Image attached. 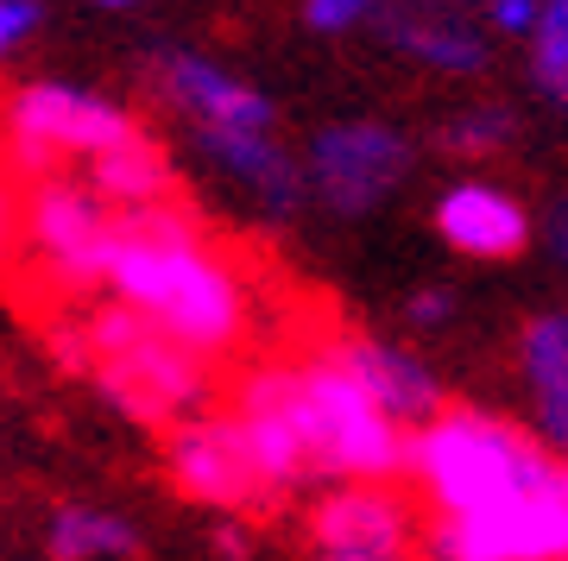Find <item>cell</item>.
Returning <instances> with one entry per match:
<instances>
[{
  "mask_svg": "<svg viewBox=\"0 0 568 561\" xmlns=\"http://www.w3.org/2000/svg\"><path fill=\"white\" fill-rule=\"evenodd\" d=\"M304 537L323 561H405L410 549H429V511L398 480H328Z\"/></svg>",
  "mask_w": 568,
  "mask_h": 561,
  "instance_id": "ba28073f",
  "label": "cell"
},
{
  "mask_svg": "<svg viewBox=\"0 0 568 561\" xmlns=\"http://www.w3.org/2000/svg\"><path fill=\"white\" fill-rule=\"evenodd\" d=\"M455 7H480V0H455Z\"/></svg>",
  "mask_w": 568,
  "mask_h": 561,
  "instance_id": "484cf974",
  "label": "cell"
},
{
  "mask_svg": "<svg viewBox=\"0 0 568 561\" xmlns=\"http://www.w3.org/2000/svg\"><path fill=\"white\" fill-rule=\"evenodd\" d=\"M152 89L164 95V108L183 121L190 145L209 152V145L222 140H241V133H272L278 126V108L265 95L260 82H246L241 70H227V63L203 58V51H159L152 58Z\"/></svg>",
  "mask_w": 568,
  "mask_h": 561,
  "instance_id": "9c48e42d",
  "label": "cell"
},
{
  "mask_svg": "<svg viewBox=\"0 0 568 561\" xmlns=\"http://www.w3.org/2000/svg\"><path fill=\"white\" fill-rule=\"evenodd\" d=\"M20 215H26V196L13 190V177L0 171V259L20 246Z\"/></svg>",
  "mask_w": 568,
  "mask_h": 561,
  "instance_id": "603a6c76",
  "label": "cell"
},
{
  "mask_svg": "<svg viewBox=\"0 0 568 561\" xmlns=\"http://www.w3.org/2000/svg\"><path fill=\"white\" fill-rule=\"evenodd\" d=\"M108 290L171 328L203 360L241 354L253 335V284L178 202L126 208Z\"/></svg>",
  "mask_w": 568,
  "mask_h": 561,
  "instance_id": "7a4b0ae2",
  "label": "cell"
},
{
  "mask_svg": "<svg viewBox=\"0 0 568 561\" xmlns=\"http://www.w3.org/2000/svg\"><path fill=\"white\" fill-rule=\"evenodd\" d=\"M518 385L530 429L568 455V309H544L518 328Z\"/></svg>",
  "mask_w": 568,
  "mask_h": 561,
  "instance_id": "5bb4252c",
  "label": "cell"
},
{
  "mask_svg": "<svg viewBox=\"0 0 568 561\" xmlns=\"http://www.w3.org/2000/svg\"><path fill=\"white\" fill-rule=\"evenodd\" d=\"M544 246H549V259L568 272V196L549 208V221H544Z\"/></svg>",
  "mask_w": 568,
  "mask_h": 561,
  "instance_id": "cb8c5ba5",
  "label": "cell"
},
{
  "mask_svg": "<svg viewBox=\"0 0 568 561\" xmlns=\"http://www.w3.org/2000/svg\"><path fill=\"white\" fill-rule=\"evenodd\" d=\"M121 221H126V208H114L82 171L77 177L70 171H44L26 190L20 246H26V259L39 265L44 284H58V290H95L114 272Z\"/></svg>",
  "mask_w": 568,
  "mask_h": 561,
  "instance_id": "5b68a950",
  "label": "cell"
},
{
  "mask_svg": "<svg viewBox=\"0 0 568 561\" xmlns=\"http://www.w3.org/2000/svg\"><path fill=\"white\" fill-rule=\"evenodd\" d=\"M525 51H530L525 70L537 82V95L568 114V7H544V20L525 39Z\"/></svg>",
  "mask_w": 568,
  "mask_h": 561,
  "instance_id": "e0dca14e",
  "label": "cell"
},
{
  "mask_svg": "<svg viewBox=\"0 0 568 561\" xmlns=\"http://www.w3.org/2000/svg\"><path fill=\"white\" fill-rule=\"evenodd\" d=\"M474 13L487 20V32H493V39L525 44L530 32H537V20H544V0H480Z\"/></svg>",
  "mask_w": 568,
  "mask_h": 561,
  "instance_id": "ffe728a7",
  "label": "cell"
},
{
  "mask_svg": "<svg viewBox=\"0 0 568 561\" xmlns=\"http://www.w3.org/2000/svg\"><path fill=\"white\" fill-rule=\"evenodd\" d=\"M328 354L386 404L405 429H417V422H429L443 410V379H436L410 347L386 341V335H328Z\"/></svg>",
  "mask_w": 568,
  "mask_h": 561,
  "instance_id": "4fadbf2b",
  "label": "cell"
},
{
  "mask_svg": "<svg viewBox=\"0 0 568 561\" xmlns=\"http://www.w3.org/2000/svg\"><path fill=\"white\" fill-rule=\"evenodd\" d=\"M405 473L429 511V555L568 561V455L525 422L443 404L410 429Z\"/></svg>",
  "mask_w": 568,
  "mask_h": 561,
  "instance_id": "6da1fadb",
  "label": "cell"
},
{
  "mask_svg": "<svg viewBox=\"0 0 568 561\" xmlns=\"http://www.w3.org/2000/svg\"><path fill=\"white\" fill-rule=\"evenodd\" d=\"M410 177V140L405 126L354 114V121H328L304 145V190L316 208L342 221H361L386 208Z\"/></svg>",
  "mask_w": 568,
  "mask_h": 561,
  "instance_id": "52a82bcc",
  "label": "cell"
},
{
  "mask_svg": "<svg viewBox=\"0 0 568 561\" xmlns=\"http://www.w3.org/2000/svg\"><path fill=\"white\" fill-rule=\"evenodd\" d=\"M140 133V121L126 114L121 101L95 95L82 82H26L13 108H7V159L26 183L63 164H89L102 159L108 145H121Z\"/></svg>",
  "mask_w": 568,
  "mask_h": 561,
  "instance_id": "8992f818",
  "label": "cell"
},
{
  "mask_svg": "<svg viewBox=\"0 0 568 561\" xmlns=\"http://www.w3.org/2000/svg\"><path fill=\"white\" fill-rule=\"evenodd\" d=\"M379 13H386V0H304V26L323 39L366 32V26H379Z\"/></svg>",
  "mask_w": 568,
  "mask_h": 561,
  "instance_id": "d6986e66",
  "label": "cell"
},
{
  "mask_svg": "<svg viewBox=\"0 0 568 561\" xmlns=\"http://www.w3.org/2000/svg\"><path fill=\"white\" fill-rule=\"evenodd\" d=\"M70 354L89 366L108 404H121L140 422H183L209 410V360L121 297L82 316Z\"/></svg>",
  "mask_w": 568,
  "mask_h": 561,
  "instance_id": "277c9868",
  "label": "cell"
},
{
  "mask_svg": "<svg viewBox=\"0 0 568 561\" xmlns=\"http://www.w3.org/2000/svg\"><path fill=\"white\" fill-rule=\"evenodd\" d=\"M44 555L58 561H133L140 555V530L121 511L102 504H58L44 523Z\"/></svg>",
  "mask_w": 568,
  "mask_h": 561,
  "instance_id": "2e32d148",
  "label": "cell"
},
{
  "mask_svg": "<svg viewBox=\"0 0 568 561\" xmlns=\"http://www.w3.org/2000/svg\"><path fill=\"white\" fill-rule=\"evenodd\" d=\"M95 7H108V13H126V7H140V0H95Z\"/></svg>",
  "mask_w": 568,
  "mask_h": 561,
  "instance_id": "d4e9b609",
  "label": "cell"
},
{
  "mask_svg": "<svg viewBox=\"0 0 568 561\" xmlns=\"http://www.w3.org/2000/svg\"><path fill=\"white\" fill-rule=\"evenodd\" d=\"M544 7H568V0H544Z\"/></svg>",
  "mask_w": 568,
  "mask_h": 561,
  "instance_id": "4316f807",
  "label": "cell"
},
{
  "mask_svg": "<svg viewBox=\"0 0 568 561\" xmlns=\"http://www.w3.org/2000/svg\"><path fill=\"white\" fill-rule=\"evenodd\" d=\"M39 32V0H0V63Z\"/></svg>",
  "mask_w": 568,
  "mask_h": 561,
  "instance_id": "7402d4cb",
  "label": "cell"
},
{
  "mask_svg": "<svg viewBox=\"0 0 568 561\" xmlns=\"http://www.w3.org/2000/svg\"><path fill=\"white\" fill-rule=\"evenodd\" d=\"M511 114L499 108V101H467V108H455L443 126V145L455 152V159H499L511 145Z\"/></svg>",
  "mask_w": 568,
  "mask_h": 561,
  "instance_id": "ac0fdd59",
  "label": "cell"
},
{
  "mask_svg": "<svg viewBox=\"0 0 568 561\" xmlns=\"http://www.w3.org/2000/svg\"><path fill=\"white\" fill-rule=\"evenodd\" d=\"M379 32L405 63H417L424 76H443V82L480 76L493 58L487 20L474 7H455V0H386Z\"/></svg>",
  "mask_w": 568,
  "mask_h": 561,
  "instance_id": "8fae6325",
  "label": "cell"
},
{
  "mask_svg": "<svg viewBox=\"0 0 568 561\" xmlns=\"http://www.w3.org/2000/svg\"><path fill=\"white\" fill-rule=\"evenodd\" d=\"M253 379L284 410L310 461V480H398L405 473L410 429L328 354V341L304 360L253 366Z\"/></svg>",
  "mask_w": 568,
  "mask_h": 561,
  "instance_id": "3957f363",
  "label": "cell"
},
{
  "mask_svg": "<svg viewBox=\"0 0 568 561\" xmlns=\"http://www.w3.org/2000/svg\"><path fill=\"white\" fill-rule=\"evenodd\" d=\"M405 322H410V335H436V328H448V322H455V290H448V284H424V290H410Z\"/></svg>",
  "mask_w": 568,
  "mask_h": 561,
  "instance_id": "44dd1931",
  "label": "cell"
},
{
  "mask_svg": "<svg viewBox=\"0 0 568 561\" xmlns=\"http://www.w3.org/2000/svg\"><path fill=\"white\" fill-rule=\"evenodd\" d=\"M82 177L95 183L114 208H152V202H171V159H164L152 133H133V140L108 145L102 159L82 164Z\"/></svg>",
  "mask_w": 568,
  "mask_h": 561,
  "instance_id": "9a60e30c",
  "label": "cell"
},
{
  "mask_svg": "<svg viewBox=\"0 0 568 561\" xmlns=\"http://www.w3.org/2000/svg\"><path fill=\"white\" fill-rule=\"evenodd\" d=\"M164 473L203 511H260V504H272V486H265L253 441H246L234 410H196V417L171 422Z\"/></svg>",
  "mask_w": 568,
  "mask_h": 561,
  "instance_id": "30bf717a",
  "label": "cell"
},
{
  "mask_svg": "<svg viewBox=\"0 0 568 561\" xmlns=\"http://www.w3.org/2000/svg\"><path fill=\"white\" fill-rule=\"evenodd\" d=\"M429 227L443 234L448 253H462L474 265H506L530 246V208L511 183L474 171V177H455L429 208Z\"/></svg>",
  "mask_w": 568,
  "mask_h": 561,
  "instance_id": "7c38bea8",
  "label": "cell"
}]
</instances>
